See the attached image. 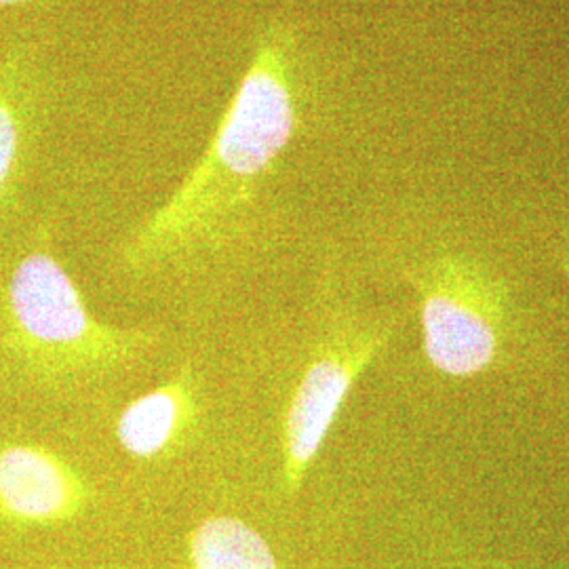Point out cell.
Segmentation results:
<instances>
[{"label": "cell", "instance_id": "4", "mask_svg": "<svg viewBox=\"0 0 569 569\" xmlns=\"http://www.w3.org/2000/svg\"><path fill=\"white\" fill-rule=\"evenodd\" d=\"M388 338L390 327L385 323L345 327L319 346L306 366L284 413L281 479L287 493L302 488L350 390L385 350Z\"/></svg>", "mask_w": 569, "mask_h": 569}, {"label": "cell", "instance_id": "2", "mask_svg": "<svg viewBox=\"0 0 569 569\" xmlns=\"http://www.w3.org/2000/svg\"><path fill=\"white\" fill-rule=\"evenodd\" d=\"M7 350L42 385H72L112 373L136 361L154 336L96 319L81 289L47 251L16 266L4 302Z\"/></svg>", "mask_w": 569, "mask_h": 569}, {"label": "cell", "instance_id": "9", "mask_svg": "<svg viewBox=\"0 0 569 569\" xmlns=\"http://www.w3.org/2000/svg\"><path fill=\"white\" fill-rule=\"evenodd\" d=\"M559 264H561V270L566 272V277L569 279V232L559 244Z\"/></svg>", "mask_w": 569, "mask_h": 569}, {"label": "cell", "instance_id": "3", "mask_svg": "<svg viewBox=\"0 0 569 569\" xmlns=\"http://www.w3.org/2000/svg\"><path fill=\"white\" fill-rule=\"evenodd\" d=\"M411 284L430 366L451 378H472L500 363L512 310L507 284L488 266L465 253H439L411 272Z\"/></svg>", "mask_w": 569, "mask_h": 569}, {"label": "cell", "instance_id": "6", "mask_svg": "<svg viewBox=\"0 0 569 569\" xmlns=\"http://www.w3.org/2000/svg\"><path fill=\"white\" fill-rule=\"evenodd\" d=\"M199 420V387L194 371L183 367L161 387L148 390L122 409L117 439L136 460H154L178 448Z\"/></svg>", "mask_w": 569, "mask_h": 569}, {"label": "cell", "instance_id": "5", "mask_svg": "<svg viewBox=\"0 0 569 569\" xmlns=\"http://www.w3.org/2000/svg\"><path fill=\"white\" fill-rule=\"evenodd\" d=\"M89 502L91 486L60 453L32 443L0 448V521L60 526L81 517Z\"/></svg>", "mask_w": 569, "mask_h": 569}, {"label": "cell", "instance_id": "1", "mask_svg": "<svg viewBox=\"0 0 569 569\" xmlns=\"http://www.w3.org/2000/svg\"><path fill=\"white\" fill-rule=\"evenodd\" d=\"M302 121L300 44L291 26L274 21L203 157L124 247L131 270L176 262L220 239L251 203L266 173Z\"/></svg>", "mask_w": 569, "mask_h": 569}, {"label": "cell", "instance_id": "10", "mask_svg": "<svg viewBox=\"0 0 569 569\" xmlns=\"http://www.w3.org/2000/svg\"><path fill=\"white\" fill-rule=\"evenodd\" d=\"M21 2H28V0H0V7H11V4H21Z\"/></svg>", "mask_w": 569, "mask_h": 569}, {"label": "cell", "instance_id": "8", "mask_svg": "<svg viewBox=\"0 0 569 569\" xmlns=\"http://www.w3.org/2000/svg\"><path fill=\"white\" fill-rule=\"evenodd\" d=\"M21 63L16 56H9L0 66V201L7 197L20 161L21 121L20 103L16 102L20 91Z\"/></svg>", "mask_w": 569, "mask_h": 569}, {"label": "cell", "instance_id": "7", "mask_svg": "<svg viewBox=\"0 0 569 569\" xmlns=\"http://www.w3.org/2000/svg\"><path fill=\"white\" fill-rule=\"evenodd\" d=\"M186 569H281L268 540L237 517H207L190 531Z\"/></svg>", "mask_w": 569, "mask_h": 569}]
</instances>
